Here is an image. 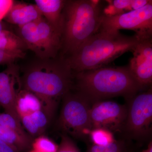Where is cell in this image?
Returning a JSON list of instances; mask_svg holds the SVG:
<instances>
[{"label": "cell", "instance_id": "6da1fadb", "mask_svg": "<svg viewBox=\"0 0 152 152\" xmlns=\"http://www.w3.org/2000/svg\"><path fill=\"white\" fill-rule=\"evenodd\" d=\"M73 71L67 58L39 59L30 64L21 77L22 89L39 98L43 108L53 118L59 102L72 88Z\"/></svg>", "mask_w": 152, "mask_h": 152}, {"label": "cell", "instance_id": "7a4b0ae2", "mask_svg": "<svg viewBox=\"0 0 152 152\" xmlns=\"http://www.w3.org/2000/svg\"><path fill=\"white\" fill-rule=\"evenodd\" d=\"M77 91L92 104L117 96L128 100L143 89L134 79L127 66L102 67L75 73Z\"/></svg>", "mask_w": 152, "mask_h": 152}, {"label": "cell", "instance_id": "3957f363", "mask_svg": "<svg viewBox=\"0 0 152 152\" xmlns=\"http://www.w3.org/2000/svg\"><path fill=\"white\" fill-rule=\"evenodd\" d=\"M140 41L135 35L98 31L67 58L75 73L95 69L132 51Z\"/></svg>", "mask_w": 152, "mask_h": 152}, {"label": "cell", "instance_id": "277c9868", "mask_svg": "<svg viewBox=\"0 0 152 152\" xmlns=\"http://www.w3.org/2000/svg\"><path fill=\"white\" fill-rule=\"evenodd\" d=\"M101 1H66L63 11L62 47L69 56L97 33L102 12Z\"/></svg>", "mask_w": 152, "mask_h": 152}, {"label": "cell", "instance_id": "5b68a950", "mask_svg": "<svg viewBox=\"0 0 152 152\" xmlns=\"http://www.w3.org/2000/svg\"><path fill=\"white\" fill-rule=\"evenodd\" d=\"M62 100L58 128L63 134L75 139L83 140L89 137L92 129L90 118L91 104L77 91H69Z\"/></svg>", "mask_w": 152, "mask_h": 152}, {"label": "cell", "instance_id": "8992f818", "mask_svg": "<svg viewBox=\"0 0 152 152\" xmlns=\"http://www.w3.org/2000/svg\"><path fill=\"white\" fill-rule=\"evenodd\" d=\"M18 35L27 49L41 59L57 57L62 47V35L43 17L37 21L18 27Z\"/></svg>", "mask_w": 152, "mask_h": 152}, {"label": "cell", "instance_id": "52a82bcc", "mask_svg": "<svg viewBox=\"0 0 152 152\" xmlns=\"http://www.w3.org/2000/svg\"><path fill=\"white\" fill-rule=\"evenodd\" d=\"M128 100L127 115L122 132L129 139L146 140L152 133V89L138 93Z\"/></svg>", "mask_w": 152, "mask_h": 152}, {"label": "cell", "instance_id": "ba28073f", "mask_svg": "<svg viewBox=\"0 0 152 152\" xmlns=\"http://www.w3.org/2000/svg\"><path fill=\"white\" fill-rule=\"evenodd\" d=\"M120 30L134 31L140 40L152 39V2L118 15L107 17L102 14L98 31L113 34L120 32Z\"/></svg>", "mask_w": 152, "mask_h": 152}, {"label": "cell", "instance_id": "9c48e42d", "mask_svg": "<svg viewBox=\"0 0 152 152\" xmlns=\"http://www.w3.org/2000/svg\"><path fill=\"white\" fill-rule=\"evenodd\" d=\"M127 115V107L111 101L95 102L91 106L90 118L93 129L102 128L112 132H122Z\"/></svg>", "mask_w": 152, "mask_h": 152}, {"label": "cell", "instance_id": "30bf717a", "mask_svg": "<svg viewBox=\"0 0 152 152\" xmlns=\"http://www.w3.org/2000/svg\"><path fill=\"white\" fill-rule=\"evenodd\" d=\"M128 69L143 89L152 83V39L141 40L133 48Z\"/></svg>", "mask_w": 152, "mask_h": 152}, {"label": "cell", "instance_id": "8fae6325", "mask_svg": "<svg viewBox=\"0 0 152 152\" xmlns=\"http://www.w3.org/2000/svg\"><path fill=\"white\" fill-rule=\"evenodd\" d=\"M22 89L21 76L19 66L9 65L4 70L0 72V105L7 113L20 121L16 109L18 93Z\"/></svg>", "mask_w": 152, "mask_h": 152}, {"label": "cell", "instance_id": "7c38bea8", "mask_svg": "<svg viewBox=\"0 0 152 152\" xmlns=\"http://www.w3.org/2000/svg\"><path fill=\"white\" fill-rule=\"evenodd\" d=\"M42 17L36 4L14 2L4 19L19 27L37 21Z\"/></svg>", "mask_w": 152, "mask_h": 152}, {"label": "cell", "instance_id": "4fadbf2b", "mask_svg": "<svg viewBox=\"0 0 152 152\" xmlns=\"http://www.w3.org/2000/svg\"><path fill=\"white\" fill-rule=\"evenodd\" d=\"M35 2L44 18L62 35L63 11L66 1L35 0Z\"/></svg>", "mask_w": 152, "mask_h": 152}, {"label": "cell", "instance_id": "5bb4252c", "mask_svg": "<svg viewBox=\"0 0 152 152\" xmlns=\"http://www.w3.org/2000/svg\"><path fill=\"white\" fill-rule=\"evenodd\" d=\"M52 119V118L42 109L21 118L20 121L23 128L31 137H37L42 135Z\"/></svg>", "mask_w": 152, "mask_h": 152}, {"label": "cell", "instance_id": "9a60e30c", "mask_svg": "<svg viewBox=\"0 0 152 152\" xmlns=\"http://www.w3.org/2000/svg\"><path fill=\"white\" fill-rule=\"evenodd\" d=\"M16 109L20 120L23 117L43 109L42 102L38 97L32 93L23 89L17 95Z\"/></svg>", "mask_w": 152, "mask_h": 152}, {"label": "cell", "instance_id": "2e32d148", "mask_svg": "<svg viewBox=\"0 0 152 152\" xmlns=\"http://www.w3.org/2000/svg\"><path fill=\"white\" fill-rule=\"evenodd\" d=\"M103 10L105 16L118 15L142 7L152 2L150 0H110Z\"/></svg>", "mask_w": 152, "mask_h": 152}, {"label": "cell", "instance_id": "e0dca14e", "mask_svg": "<svg viewBox=\"0 0 152 152\" xmlns=\"http://www.w3.org/2000/svg\"><path fill=\"white\" fill-rule=\"evenodd\" d=\"M0 140L15 148L18 152L28 151L31 148L33 139L25 136L8 128L0 126Z\"/></svg>", "mask_w": 152, "mask_h": 152}, {"label": "cell", "instance_id": "ac0fdd59", "mask_svg": "<svg viewBox=\"0 0 152 152\" xmlns=\"http://www.w3.org/2000/svg\"><path fill=\"white\" fill-rule=\"evenodd\" d=\"M26 45L18 35L5 29L0 34V50L24 51Z\"/></svg>", "mask_w": 152, "mask_h": 152}, {"label": "cell", "instance_id": "d6986e66", "mask_svg": "<svg viewBox=\"0 0 152 152\" xmlns=\"http://www.w3.org/2000/svg\"><path fill=\"white\" fill-rule=\"evenodd\" d=\"M89 137L93 145L99 147H105L115 141L114 133L102 128H96L91 130Z\"/></svg>", "mask_w": 152, "mask_h": 152}, {"label": "cell", "instance_id": "ffe728a7", "mask_svg": "<svg viewBox=\"0 0 152 152\" xmlns=\"http://www.w3.org/2000/svg\"><path fill=\"white\" fill-rule=\"evenodd\" d=\"M58 146L53 140L42 135L33 140L31 145L36 152H57Z\"/></svg>", "mask_w": 152, "mask_h": 152}, {"label": "cell", "instance_id": "44dd1931", "mask_svg": "<svg viewBox=\"0 0 152 152\" xmlns=\"http://www.w3.org/2000/svg\"><path fill=\"white\" fill-rule=\"evenodd\" d=\"M0 126L17 132L23 136H30L20 121L7 113H0Z\"/></svg>", "mask_w": 152, "mask_h": 152}, {"label": "cell", "instance_id": "7402d4cb", "mask_svg": "<svg viewBox=\"0 0 152 152\" xmlns=\"http://www.w3.org/2000/svg\"><path fill=\"white\" fill-rule=\"evenodd\" d=\"M24 51H5L0 50V65L7 66L14 64L16 60L25 56Z\"/></svg>", "mask_w": 152, "mask_h": 152}, {"label": "cell", "instance_id": "603a6c76", "mask_svg": "<svg viewBox=\"0 0 152 152\" xmlns=\"http://www.w3.org/2000/svg\"><path fill=\"white\" fill-rule=\"evenodd\" d=\"M57 152H80L70 137L63 134Z\"/></svg>", "mask_w": 152, "mask_h": 152}, {"label": "cell", "instance_id": "cb8c5ba5", "mask_svg": "<svg viewBox=\"0 0 152 152\" xmlns=\"http://www.w3.org/2000/svg\"><path fill=\"white\" fill-rule=\"evenodd\" d=\"M14 2L12 0H0V21L4 19Z\"/></svg>", "mask_w": 152, "mask_h": 152}, {"label": "cell", "instance_id": "d4e9b609", "mask_svg": "<svg viewBox=\"0 0 152 152\" xmlns=\"http://www.w3.org/2000/svg\"><path fill=\"white\" fill-rule=\"evenodd\" d=\"M0 152H18L15 148L0 140Z\"/></svg>", "mask_w": 152, "mask_h": 152}, {"label": "cell", "instance_id": "484cf974", "mask_svg": "<svg viewBox=\"0 0 152 152\" xmlns=\"http://www.w3.org/2000/svg\"><path fill=\"white\" fill-rule=\"evenodd\" d=\"M87 152H103L101 147L92 145L89 148Z\"/></svg>", "mask_w": 152, "mask_h": 152}, {"label": "cell", "instance_id": "4316f807", "mask_svg": "<svg viewBox=\"0 0 152 152\" xmlns=\"http://www.w3.org/2000/svg\"><path fill=\"white\" fill-rule=\"evenodd\" d=\"M142 152H152V142H150L148 148L146 149L143 150Z\"/></svg>", "mask_w": 152, "mask_h": 152}, {"label": "cell", "instance_id": "83f0119b", "mask_svg": "<svg viewBox=\"0 0 152 152\" xmlns=\"http://www.w3.org/2000/svg\"><path fill=\"white\" fill-rule=\"evenodd\" d=\"M4 29H5V28H4V25H3L2 22L0 21V34Z\"/></svg>", "mask_w": 152, "mask_h": 152}, {"label": "cell", "instance_id": "f1b7e54d", "mask_svg": "<svg viewBox=\"0 0 152 152\" xmlns=\"http://www.w3.org/2000/svg\"><path fill=\"white\" fill-rule=\"evenodd\" d=\"M28 152H36L35 151H34V150H32L31 151H29Z\"/></svg>", "mask_w": 152, "mask_h": 152}]
</instances>
